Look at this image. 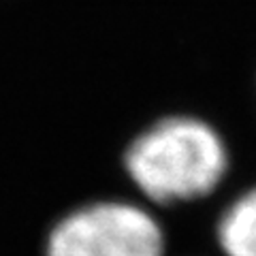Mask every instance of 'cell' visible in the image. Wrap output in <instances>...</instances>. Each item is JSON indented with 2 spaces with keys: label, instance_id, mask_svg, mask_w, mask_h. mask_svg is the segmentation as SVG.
Here are the masks:
<instances>
[{
  "label": "cell",
  "instance_id": "cell-1",
  "mask_svg": "<svg viewBox=\"0 0 256 256\" xmlns=\"http://www.w3.org/2000/svg\"><path fill=\"white\" fill-rule=\"evenodd\" d=\"M128 180L158 205L210 196L224 182L230 152L224 134L194 114H166L143 126L122 152Z\"/></svg>",
  "mask_w": 256,
  "mask_h": 256
},
{
  "label": "cell",
  "instance_id": "cell-2",
  "mask_svg": "<svg viewBox=\"0 0 256 256\" xmlns=\"http://www.w3.org/2000/svg\"><path fill=\"white\" fill-rule=\"evenodd\" d=\"M164 233L148 210L96 201L68 212L52 228L45 256H162Z\"/></svg>",
  "mask_w": 256,
  "mask_h": 256
},
{
  "label": "cell",
  "instance_id": "cell-3",
  "mask_svg": "<svg viewBox=\"0 0 256 256\" xmlns=\"http://www.w3.org/2000/svg\"><path fill=\"white\" fill-rule=\"evenodd\" d=\"M218 244L226 256H256V186L239 194L222 214Z\"/></svg>",
  "mask_w": 256,
  "mask_h": 256
}]
</instances>
